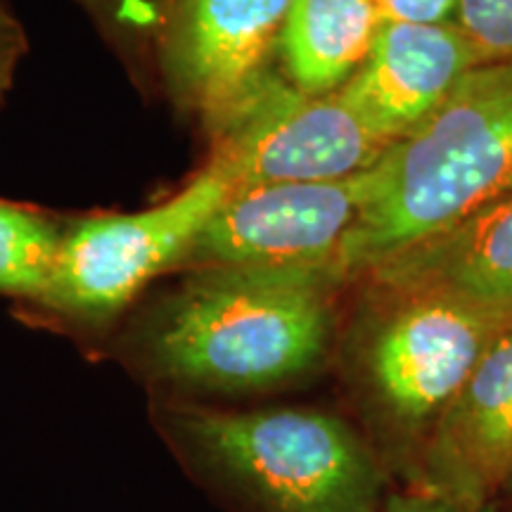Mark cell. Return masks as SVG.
Instances as JSON below:
<instances>
[{
	"label": "cell",
	"mask_w": 512,
	"mask_h": 512,
	"mask_svg": "<svg viewBox=\"0 0 512 512\" xmlns=\"http://www.w3.org/2000/svg\"><path fill=\"white\" fill-rule=\"evenodd\" d=\"M512 484V323L498 332L427 439L413 484L467 508H491Z\"/></svg>",
	"instance_id": "obj_9"
},
{
	"label": "cell",
	"mask_w": 512,
	"mask_h": 512,
	"mask_svg": "<svg viewBox=\"0 0 512 512\" xmlns=\"http://www.w3.org/2000/svg\"><path fill=\"white\" fill-rule=\"evenodd\" d=\"M503 498H512V484H510V489L505 491V496H503Z\"/></svg>",
	"instance_id": "obj_19"
},
{
	"label": "cell",
	"mask_w": 512,
	"mask_h": 512,
	"mask_svg": "<svg viewBox=\"0 0 512 512\" xmlns=\"http://www.w3.org/2000/svg\"><path fill=\"white\" fill-rule=\"evenodd\" d=\"M508 318L432 292L373 290L344 339L356 425L396 486H411L441 413Z\"/></svg>",
	"instance_id": "obj_4"
},
{
	"label": "cell",
	"mask_w": 512,
	"mask_h": 512,
	"mask_svg": "<svg viewBox=\"0 0 512 512\" xmlns=\"http://www.w3.org/2000/svg\"><path fill=\"white\" fill-rule=\"evenodd\" d=\"M384 22L451 24L458 19L460 0H373Z\"/></svg>",
	"instance_id": "obj_15"
},
{
	"label": "cell",
	"mask_w": 512,
	"mask_h": 512,
	"mask_svg": "<svg viewBox=\"0 0 512 512\" xmlns=\"http://www.w3.org/2000/svg\"><path fill=\"white\" fill-rule=\"evenodd\" d=\"M363 278L373 290L444 294L512 320V192Z\"/></svg>",
	"instance_id": "obj_11"
},
{
	"label": "cell",
	"mask_w": 512,
	"mask_h": 512,
	"mask_svg": "<svg viewBox=\"0 0 512 512\" xmlns=\"http://www.w3.org/2000/svg\"><path fill=\"white\" fill-rule=\"evenodd\" d=\"M62 230L46 216L0 200V294L38 302L53 271Z\"/></svg>",
	"instance_id": "obj_13"
},
{
	"label": "cell",
	"mask_w": 512,
	"mask_h": 512,
	"mask_svg": "<svg viewBox=\"0 0 512 512\" xmlns=\"http://www.w3.org/2000/svg\"><path fill=\"white\" fill-rule=\"evenodd\" d=\"M456 24L482 64L512 62V0H460Z\"/></svg>",
	"instance_id": "obj_14"
},
{
	"label": "cell",
	"mask_w": 512,
	"mask_h": 512,
	"mask_svg": "<svg viewBox=\"0 0 512 512\" xmlns=\"http://www.w3.org/2000/svg\"><path fill=\"white\" fill-rule=\"evenodd\" d=\"M292 0H174L162 62L171 93L209 131L273 74Z\"/></svg>",
	"instance_id": "obj_8"
},
{
	"label": "cell",
	"mask_w": 512,
	"mask_h": 512,
	"mask_svg": "<svg viewBox=\"0 0 512 512\" xmlns=\"http://www.w3.org/2000/svg\"><path fill=\"white\" fill-rule=\"evenodd\" d=\"M512 192V62L475 67L366 169V202L337 266L361 280Z\"/></svg>",
	"instance_id": "obj_3"
},
{
	"label": "cell",
	"mask_w": 512,
	"mask_h": 512,
	"mask_svg": "<svg viewBox=\"0 0 512 512\" xmlns=\"http://www.w3.org/2000/svg\"><path fill=\"white\" fill-rule=\"evenodd\" d=\"M185 475L226 512H377L394 479L347 415L313 406H155Z\"/></svg>",
	"instance_id": "obj_2"
},
{
	"label": "cell",
	"mask_w": 512,
	"mask_h": 512,
	"mask_svg": "<svg viewBox=\"0 0 512 512\" xmlns=\"http://www.w3.org/2000/svg\"><path fill=\"white\" fill-rule=\"evenodd\" d=\"M366 202V171L320 183H266L233 190L204 223L181 266L337 264Z\"/></svg>",
	"instance_id": "obj_7"
},
{
	"label": "cell",
	"mask_w": 512,
	"mask_h": 512,
	"mask_svg": "<svg viewBox=\"0 0 512 512\" xmlns=\"http://www.w3.org/2000/svg\"><path fill=\"white\" fill-rule=\"evenodd\" d=\"M337 264L197 268L128 332L147 380L192 396H256L320 373L339 342Z\"/></svg>",
	"instance_id": "obj_1"
},
{
	"label": "cell",
	"mask_w": 512,
	"mask_h": 512,
	"mask_svg": "<svg viewBox=\"0 0 512 512\" xmlns=\"http://www.w3.org/2000/svg\"><path fill=\"white\" fill-rule=\"evenodd\" d=\"M377 512H501V508L498 503L491 508H467V505L446 501V498L427 494V491L394 486Z\"/></svg>",
	"instance_id": "obj_16"
},
{
	"label": "cell",
	"mask_w": 512,
	"mask_h": 512,
	"mask_svg": "<svg viewBox=\"0 0 512 512\" xmlns=\"http://www.w3.org/2000/svg\"><path fill=\"white\" fill-rule=\"evenodd\" d=\"M230 192L221 171L207 164L157 207L79 221L62 233L46 292L36 304L72 323H107L152 278L178 271L192 240Z\"/></svg>",
	"instance_id": "obj_5"
},
{
	"label": "cell",
	"mask_w": 512,
	"mask_h": 512,
	"mask_svg": "<svg viewBox=\"0 0 512 512\" xmlns=\"http://www.w3.org/2000/svg\"><path fill=\"white\" fill-rule=\"evenodd\" d=\"M15 48H8L0 43V98H3L5 88L10 86V74H12V64H15Z\"/></svg>",
	"instance_id": "obj_17"
},
{
	"label": "cell",
	"mask_w": 512,
	"mask_h": 512,
	"mask_svg": "<svg viewBox=\"0 0 512 512\" xmlns=\"http://www.w3.org/2000/svg\"><path fill=\"white\" fill-rule=\"evenodd\" d=\"M498 508H501V512H512V498H501Z\"/></svg>",
	"instance_id": "obj_18"
},
{
	"label": "cell",
	"mask_w": 512,
	"mask_h": 512,
	"mask_svg": "<svg viewBox=\"0 0 512 512\" xmlns=\"http://www.w3.org/2000/svg\"><path fill=\"white\" fill-rule=\"evenodd\" d=\"M475 67V50L456 22H382L366 60L337 95L389 145L444 105Z\"/></svg>",
	"instance_id": "obj_10"
},
{
	"label": "cell",
	"mask_w": 512,
	"mask_h": 512,
	"mask_svg": "<svg viewBox=\"0 0 512 512\" xmlns=\"http://www.w3.org/2000/svg\"><path fill=\"white\" fill-rule=\"evenodd\" d=\"M382 22L373 0H292L278 41L283 79L306 95L337 93L366 60Z\"/></svg>",
	"instance_id": "obj_12"
},
{
	"label": "cell",
	"mask_w": 512,
	"mask_h": 512,
	"mask_svg": "<svg viewBox=\"0 0 512 512\" xmlns=\"http://www.w3.org/2000/svg\"><path fill=\"white\" fill-rule=\"evenodd\" d=\"M211 136L209 164L233 190L342 181L370 169L387 147L337 93L306 95L275 72Z\"/></svg>",
	"instance_id": "obj_6"
}]
</instances>
